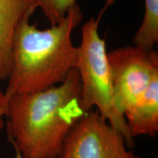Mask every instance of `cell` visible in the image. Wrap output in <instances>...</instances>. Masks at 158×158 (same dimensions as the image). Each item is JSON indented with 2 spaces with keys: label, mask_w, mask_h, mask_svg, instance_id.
<instances>
[{
  "label": "cell",
  "mask_w": 158,
  "mask_h": 158,
  "mask_svg": "<svg viewBox=\"0 0 158 158\" xmlns=\"http://www.w3.org/2000/svg\"><path fill=\"white\" fill-rule=\"evenodd\" d=\"M81 89L74 68L56 86L7 95V134L15 152L23 158H59L70 130L86 114L81 106Z\"/></svg>",
  "instance_id": "1"
},
{
  "label": "cell",
  "mask_w": 158,
  "mask_h": 158,
  "mask_svg": "<svg viewBox=\"0 0 158 158\" xmlns=\"http://www.w3.org/2000/svg\"><path fill=\"white\" fill-rule=\"evenodd\" d=\"M29 17L20 21L13 38L7 96L56 86L75 68L77 47L71 35L83 19L79 5L76 4L62 21L45 30L30 24Z\"/></svg>",
  "instance_id": "2"
},
{
  "label": "cell",
  "mask_w": 158,
  "mask_h": 158,
  "mask_svg": "<svg viewBox=\"0 0 158 158\" xmlns=\"http://www.w3.org/2000/svg\"><path fill=\"white\" fill-rule=\"evenodd\" d=\"M104 10L98 19H92L82 27V40L77 47L75 69L80 76L81 106L86 113L95 107L103 118L118 130L130 148L134 145L124 115L114 102L111 76L106 43L98 34L99 22Z\"/></svg>",
  "instance_id": "3"
},
{
  "label": "cell",
  "mask_w": 158,
  "mask_h": 158,
  "mask_svg": "<svg viewBox=\"0 0 158 158\" xmlns=\"http://www.w3.org/2000/svg\"><path fill=\"white\" fill-rule=\"evenodd\" d=\"M114 102L124 116L158 73V54L138 46L119 48L108 54Z\"/></svg>",
  "instance_id": "4"
},
{
  "label": "cell",
  "mask_w": 158,
  "mask_h": 158,
  "mask_svg": "<svg viewBox=\"0 0 158 158\" xmlns=\"http://www.w3.org/2000/svg\"><path fill=\"white\" fill-rule=\"evenodd\" d=\"M98 110H91L70 130L59 158H141Z\"/></svg>",
  "instance_id": "5"
},
{
  "label": "cell",
  "mask_w": 158,
  "mask_h": 158,
  "mask_svg": "<svg viewBox=\"0 0 158 158\" xmlns=\"http://www.w3.org/2000/svg\"><path fill=\"white\" fill-rule=\"evenodd\" d=\"M35 10L30 0H0V79L10 73L13 38L20 21Z\"/></svg>",
  "instance_id": "6"
},
{
  "label": "cell",
  "mask_w": 158,
  "mask_h": 158,
  "mask_svg": "<svg viewBox=\"0 0 158 158\" xmlns=\"http://www.w3.org/2000/svg\"><path fill=\"white\" fill-rule=\"evenodd\" d=\"M130 133L155 136L158 132V73L150 81L147 88L133 107L124 114Z\"/></svg>",
  "instance_id": "7"
},
{
  "label": "cell",
  "mask_w": 158,
  "mask_h": 158,
  "mask_svg": "<svg viewBox=\"0 0 158 158\" xmlns=\"http://www.w3.org/2000/svg\"><path fill=\"white\" fill-rule=\"evenodd\" d=\"M145 13L143 21L133 37L135 46L152 50L158 40V0H144Z\"/></svg>",
  "instance_id": "8"
},
{
  "label": "cell",
  "mask_w": 158,
  "mask_h": 158,
  "mask_svg": "<svg viewBox=\"0 0 158 158\" xmlns=\"http://www.w3.org/2000/svg\"><path fill=\"white\" fill-rule=\"evenodd\" d=\"M78 0H30L31 7H40L51 25H55L64 19Z\"/></svg>",
  "instance_id": "9"
},
{
  "label": "cell",
  "mask_w": 158,
  "mask_h": 158,
  "mask_svg": "<svg viewBox=\"0 0 158 158\" xmlns=\"http://www.w3.org/2000/svg\"><path fill=\"white\" fill-rule=\"evenodd\" d=\"M7 103H8V97L0 89V130L3 129L5 127L4 118L5 117L7 113Z\"/></svg>",
  "instance_id": "10"
},
{
  "label": "cell",
  "mask_w": 158,
  "mask_h": 158,
  "mask_svg": "<svg viewBox=\"0 0 158 158\" xmlns=\"http://www.w3.org/2000/svg\"><path fill=\"white\" fill-rule=\"evenodd\" d=\"M116 0H105V2H106V5H105L103 9L105 10H106V9H107L110 5H111Z\"/></svg>",
  "instance_id": "11"
},
{
  "label": "cell",
  "mask_w": 158,
  "mask_h": 158,
  "mask_svg": "<svg viewBox=\"0 0 158 158\" xmlns=\"http://www.w3.org/2000/svg\"><path fill=\"white\" fill-rule=\"evenodd\" d=\"M14 158H23L22 156H21L20 154L18 152H15V156Z\"/></svg>",
  "instance_id": "12"
}]
</instances>
